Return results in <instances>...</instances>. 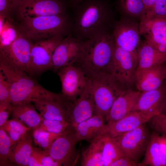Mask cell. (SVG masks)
<instances>
[{"mask_svg": "<svg viewBox=\"0 0 166 166\" xmlns=\"http://www.w3.org/2000/svg\"><path fill=\"white\" fill-rule=\"evenodd\" d=\"M71 34L83 41L98 34L110 32L116 22L105 0H83L75 7Z\"/></svg>", "mask_w": 166, "mask_h": 166, "instance_id": "1", "label": "cell"}, {"mask_svg": "<svg viewBox=\"0 0 166 166\" xmlns=\"http://www.w3.org/2000/svg\"><path fill=\"white\" fill-rule=\"evenodd\" d=\"M115 45L112 32L101 33L82 41L79 57L74 65L80 67L89 78L111 73Z\"/></svg>", "mask_w": 166, "mask_h": 166, "instance_id": "2", "label": "cell"}, {"mask_svg": "<svg viewBox=\"0 0 166 166\" xmlns=\"http://www.w3.org/2000/svg\"><path fill=\"white\" fill-rule=\"evenodd\" d=\"M0 71L9 84L10 101L12 105L54 99L60 94L46 89L23 71L1 63Z\"/></svg>", "mask_w": 166, "mask_h": 166, "instance_id": "3", "label": "cell"}, {"mask_svg": "<svg viewBox=\"0 0 166 166\" xmlns=\"http://www.w3.org/2000/svg\"><path fill=\"white\" fill-rule=\"evenodd\" d=\"M17 23L21 32L33 43L61 35L71 34L73 19L67 14L26 17Z\"/></svg>", "mask_w": 166, "mask_h": 166, "instance_id": "4", "label": "cell"}, {"mask_svg": "<svg viewBox=\"0 0 166 166\" xmlns=\"http://www.w3.org/2000/svg\"><path fill=\"white\" fill-rule=\"evenodd\" d=\"M90 78L96 113L105 118L115 99L129 89L110 73H102Z\"/></svg>", "mask_w": 166, "mask_h": 166, "instance_id": "5", "label": "cell"}, {"mask_svg": "<svg viewBox=\"0 0 166 166\" xmlns=\"http://www.w3.org/2000/svg\"><path fill=\"white\" fill-rule=\"evenodd\" d=\"M66 14V8L62 0H16L10 17L14 15L19 20L26 17Z\"/></svg>", "mask_w": 166, "mask_h": 166, "instance_id": "6", "label": "cell"}, {"mask_svg": "<svg viewBox=\"0 0 166 166\" xmlns=\"http://www.w3.org/2000/svg\"><path fill=\"white\" fill-rule=\"evenodd\" d=\"M151 132L146 123L113 137L125 156L136 162L145 155Z\"/></svg>", "mask_w": 166, "mask_h": 166, "instance_id": "7", "label": "cell"}, {"mask_svg": "<svg viewBox=\"0 0 166 166\" xmlns=\"http://www.w3.org/2000/svg\"><path fill=\"white\" fill-rule=\"evenodd\" d=\"M32 44L21 31L11 44L0 49V63L28 73Z\"/></svg>", "mask_w": 166, "mask_h": 166, "instance_id": "8", "label": "cell"}, {"mask_svg": "<svg viewBox=\"0 0 166 166\" xmlns=\"http://www.w3.org/2000/svg\"><path fill=\"white\" fill-rule=\"evenodd\" d=\"M65 37L59 35L33 43L28 72L29 75H38L52 69L53 52Z\"/></svg>", "mask_w": 166, "mask_h": 166, "instance_id": "9", "label": "cell"}, {"mask_svg": "<svg viewBox=\"0 0 166 166\" xmlns=\"http://www.w3.org/2000/svg\"><path fill=\"white\" fill-rule=\"evenodd\" d=\"M137 65V56L115 44L110 72L128 89L134 85Z\"/></svg>", "mask_w": 166, "mask_h": 166, "instance_id": "10", "label": "cell"}, {"mask_svg": "<svg viewBox=\"0 0 166 166\" xmlns=\"http://www.w3.org/2000/svg\"><path fill=\"white\" fill-rule=\"evenodd\" d=\"M78 141L70 126L53 142L48 149L49 155L61 165H74L79 156L76 147Z\"/></svg>", "mask_w": 166, "mask_h": 166, "instance_id": "11", "label": "cell"}, {"mask_svg": "<svg viewBox=\"0 0 166 166\" xmlns=\"http://www.w3.org/2000/svg\"><path fill=\"white\" fill-rule=\"evenodd\" d=\"M61 84V93L73 102L84 89L88 77L79 67L70 65L63 67L57 72Z\"/></svg>", "mask_w": 166, "mask_h": 166, "instance_id": "12", "label": "cell"}, {"mask_svg": "<svg viewBox=\"0 0 166 166\" xmlns=\"http://www.w3.org/2000/svg\"><path fill=\"white\" fill-rule=\"evenodd\" d=\"M112 34L116 45L137 56V48L140 42L138 23L122 19L115 23Z\"/></svg>", "mask_w": 166, "mask_h": 166, "instance_id": "13", "label": "cell"}, {"mask_svg": "<svg viewBox=\"0 0 166 166\" xmlns=\"http://www.w3.org/2000/svg\"><path fill=\"white\" fill-rule=\"evenodd\" d=\"M96 114L92 82L88 77L86 86L79 96L70 106L68 121L73 127Z\"/></svg>", "mask_w": 166, "mask_h": 166, "instance_id": "14", "label": "cell"}, {"mask_svg": "<svg viewBox=\"0 0 166 166\" xmlns=\"http://www.w3.org/2000/svg\"><path fill=\"white\" fill-rule=\"evenodd\" d=\"M82 41L70 34L65 37L55 48L52 56V69L57 72L60 68L75 65L80 53Z\"/></svg>", "mask_w": 166, "mask_h": 166, "instance_id": "15", "label": "cell"}, {"mask_svg": "<svg viewBox=\"0 0 166 166\" xmlns=\"http://www.w3.org/2000/svg\"><path fill=\"white\" fill-rule=\"evenodd\" d=\"M139 27L145 40L159 51L166 54V18H142Z\"/></svg>", "mask_w": 166, "mask_h": 166, "instance_id": "16", "label": "cell"}, {"mask_svg": "<svg viewBox=\"0 0 166 166\" xmlns=\"http://www.w3.org/2000/svg\"><path fill=\"white\" fill-rule=\"evenodd\" d=\"M165 62L148 68H137L134 83L137 90L140 92L151 90L162 85L166 78Z\"/></svg>", "mask_w": 166, "mask_h": 166, "instance_id": "17", "label": "cell"}, {"mask_svg": "<svg viewBox=\"0 0 166 166\" xmlns=\"http://www.w3.org/2000/svg\"><path fill=\"white\" fill-rule=\"evenodd\" d=\"M166 93L164 82L159 87L151 90L141 92L135 108L149 120L161 113Z\"/></svg>", "mask_w": 166, "mask_h": 166, "instance_id": "18", "label": "cell"}, {"mask_svg": "<svg viewBox=\"0 0 166 166\" xmlns=\"http://www.w3.org/2000/svg\"><path fill=\"white\" fill-rule=\"evenodd\" d=\"M34 102L36 109L44 119L66 121L68 122V111L72 102L66 98L61 93L56 98L40 100Z\"/></svg>", "mask_w": 166, "mask_h": 166, "instance_id": "19", "label": "cell"}, {"mask_svg": "<svg viewBox=\"0 0 166 166\" xmlns=\"http://www.w3.org/2000/svg\"><path fill=\"white\" fill-rule=\"evenodd\" d=\"M143 160L139 166H166V135L153 130Z\"/></svg>", "mask_w": 166, "mask_h": 166, "instance_id": "20", "label": "cell"}, {"mask_svg": "<svg viewBox=\"0 0 166 166\" xmlns=\"http://www.w3.org/2000/svg\"><path fill=\"white\" fill-rule=\"evenodd\" d=\"M140 92L130 88L125 93L118 96L114 101L105 117L108 123L117 121L135 111Z\"/></svg>", "mask_w": 166, "mask_h": 166, "instance_id": "21", "label": "cell"}, {"mask_svg": "<svg viewBox=\"0 0 166 166\" xmlns=\"http://www.w3.org/2000/svg\"><path fill=\"white\" fill-rule=\"evenodd\" d=\"M104 117L97 114L72 127L78 141H90L96 137L106 133V124Z\"/></svg>", "mask_w": 166, "mask_h": 166, "instance_id": "22", "label": "cell"}, {"mask_svg": "<svg viewBox=\"0 0 166 166\" xmlns=\"http://www.w3.org/2000/svg\"><path fill=\"white\" fill-rule=\"evenodd\" d=\"M149 121L140 112L134 111L117 121L106 124V134L114 137L132 130Z\"/></svg>", "mask_w": 166, "mask_h": 166, "instance_id": "23", "label": "cell"}, {"mask_svg": "<svg viewBox=\"0 0 166 166\" xmlns=\"http://www.w3.org/2000/svg\"><path fill=\"white\" fill-rule=\"evenodd\" d=\"M31 102L13 105L11 113L14 119L31 129H34L44 119Z\"/></svg>", "mask_w": 166, "mask_h": 166, "instance_id": "24", "label": "cell"}, {"mask_svg": "<svg viewBox=\"0 0 166 166\" xmlns=\"http://www.w3.org/2000/svg\"><path fill=\"white\" fill-rule=\"evenodd\" d=\"M137 69H145L166 61V54L161 52L145 40L137 48Z\"/></svg>", "mask_w": 166, "mask_h": 166, "instance_id": "25", "label": "cell"}, {"mask_svg": "<svg viewBox=\"0 0 166 166\" xmlns=\"http://www.w3.org/2000/svg\"><path fill=\"white\" fill-rule=\"evenodd\" d=\"M32 139L27 132L11 147L9 154L10 161L17 165L27 166L33 148Z\"/></svg>", "mask_w": 166, "mask_h": 166, "instance_id": "26", "label": "cell"}, {"mask_svg": "<svg viewBox=\"0 0 166 166\" xmlns=\"http://www.w3.org/2000/svg\"><path fill=\"white\" fill-rule=\"evenodd\" d=\"M105 134L100 135L90 141L88 148L82 152L81 166H104L102 154Z\"/></svg>", "mask_w": 166, "mask_h": 166, "instance_id": "27", "label": "cell"}, {"mask_svg": "<svg viewBox=\"0 0 166 166\" xmlns=\"http://www.w3.org/2000/svg\"><path fill=\"white\" fill-rule=\"evenodd\" d=\"M125 156L124 152L114 138L105 134L102 154L104 166H109L112 163Z\"/></svg>", "mask_w": 166, "mask_h": 166, "instance_id": "28", "label": "cell"}, {"mask_svg": "<svg viewBox=\"0 0 166 166\" xmlns=\"http://www.w3.org/2000/svg\"><path fill=\"white\" fill-rule=\"evenodd\" d=\"M21 32L17 23L10 17L6 18L3 27L0 29V49L11 44Z\"/></svg>", "mask_w": 166, "mask_h": 166, "instance_id": "29", "label": "cell"}, {"mask_svg": "<svg viewBox=\"0 0 166 166\" xmlns=\"http://www.w3.org/2000/svg\"><path fill=\"white\" fill-rule=\"evenodd\" d=\"M1 127L8 133L11 139V147L31 129L14 119L7 120Z\"/></svg>", "mask_w": 166, "mask_h": 166, "instance_id": "30", "label": "cell"}, {"mask_svg": "<svg viewBox=\"0 0 166 166\" xmlns=\"http://www.w3.org/2000/svg\"><path fill=\"white\" fill-rule=\"evenodd\" d=\"M34 129L33 136L35 144L45 150L49 149L53 141L67 130L57 133L46 131L38 128Z\"/></svg>", "mask_w": 166, "mask_h": 166, "instance_id": "31", "label": "cell"}, {"mask_svg": "<svg viewBox=\"0 0 166 166\" xmlns=\"http://www.w3.org/2000/svg\"><path fill=\"white\" fill-rule=\"evenodd\" d=\"M120 8L126 13L142 18L145 10L142 0H119Z\"/></svg>", "mask_w": 166, "mask_h": 166, "instance_id": "32", "label": "cell"}, {"mask_svg": "<svg viewBox=\"0 0 166 166\" xmlns=\"http://www.w3.org/2000/svg\"><path fill=\"white\" fill-rule=\"evenodd\" d=\"M70 126L66 121L44 119L37 128L46 131L58 133L63 132Z\"/></svg>", "mask_w": 166, "mask_h": 166, "instance_id": "33", "label": "cell"}, {"mask_svg": "<svg viewBox=\"0 0 166 166\" xmlns=\"http://www.w3.org/2000/svg\"><path fill=\"white\" fill-rule=\"evenodd\" d=\"M11 147V140L2 127L0 128V165H8L9 154Z\"/></svg>", "mask_w": 166, "mask_h": 166, "instance_id": "34", "label": "cell"}, {"mask_svg": "<svg viewBox=\"0 0 166 166\" xmlns=\"http://www.w3.org/2000/svg\"><path fill=\"white\" fill-rule=\"evenodd\" d=\"M166 18V0H156L152 9L141 18Z\"/></svg>", "mask_w": 166, "mask_h": 166, "instance_id": "35", "label": "cell"}, {"mask_svg": "<svg viewBox=\"0 0 166 166\" xmlns=\"http://www.w3.org/2000/svg\"><path fill=\"white\" fill-rule=\"evenodd\" d=\"M11 105L10 85L3 73L0 71V106Z\"/></svg>", "mask_w": 166, "mask_h": 166, "instance_id": "36", "label": "cell"}, {"mask_svg": "<svg viewBox=\"0 0 166 166\" xmlns=\"http://www.w3.org/2000/svg\"><path fill=\"white\" fill-rule=\"evenodd\" d=\"M153 130L166 135V116L160 113L151 118L148 122Z\"/></svg>", "mask_w": 166, "mask_h": 166, "instance_id": "37", "label": "cell"}, {"mask_svg": "<svg viewBox=\"0 0 166 166\" xmlns=\"http://www.w3.org/2000/svg\"><path fill=\"white\" fill-rule=\"evenodd\" d=\"M39 161L42 166H59L61 165L49 155L48 149L41 151L38 149Z\"/></svg>", "mask_w": 166, "mask_h": 166, "instance_id": "38", "label": "cell"}, {"mask_svg": "<svg viewBox=\"0 0 166 166\" xmlns=\"http://www.w3.org/2000/svg\"><path fill=\"white\" fill-rule=\"evenodd\" d=\"M16 0H0V16L10 17L13 5Z\"/></svg>", "mask_w": 166, "mask_h": 166, "instance_id": "39", "label": "cell"}, {"mask_svg": "<svg viewBox=\"0 0 166 166\" xmlns=\"http://www.w3.org/2000/svg\"><path fill=\"white\" fill-rule=\"evenodd\" d=\"M138 163L131 158L125 156L112 163L109 166H135Z\"/></svg>", "mask_w": 166, "mask_h": 166, "instance_id": "40", "label": "cell"}, {"mask_svg": "<svg viewBox=\"0 0 166 166\" xmlns=\"http://www.w3.org/2000/svg\"><path fill=\"white\" fill-rule=\"evenodd\" d=\"M29 166H42L38 159L37 149L33 148L27 163Z\"/></svg>", "mask_w": 166, "mask_h": 166, "instance_id": "41", "label": "cell"}, {"mask_svg": "<svg viewBox=\"0 0 166 166\" xmlns=\"http://www.w3.org/2000/svg\"><path fill=\"white\" fill-rule=\"evenodd\" d=\"M11 109H0V127L2 126L7 121Z\"/></svg>", "mask_w": 166, "mask_h": 166, "instance_id": "42", "label": "cell"}, {"mask_svg": "<svg viewBox=\"0 0 166 166\" xmlns=\"http://www.w3.org/2000/svg\"><path fill=\"white\" fill-rule=\"evenodd\" d=\"M142 0L145 7L146 14L152 9L155 3L156 0Z\"/></svg>", "mask_w": 166, "mask_h": 166, "instance_id": "43", "label": "cell"}, {"mask_svg": "<svg viewBox=\"0 0 166 166\" xmlns=\"http://www.w3.org/2000/svg\"><path fill=\"white\" fill-rule=\"evenodd\" d=\"M161 113L166 116V93L164 98Z\"/></svg>", "mask_w": 166, "mask_h": 166, "instance_id": "44", "label": "cell"}, {"mask_svg": "<svg viewBox=\"0 0 166 166\" xmlns=\"http://www.w3.org/2000/svg\"><path fill=\"white\" fill-rule=\"evenodd\" d=\"M83 0H71L72 4L73 6L74 7L76 6L81 2Z\"/></svg>", "mask_w": 166, "mask_h": 166, "instance_id": "45", "label": "cell"}, {"mask_svg": "<svg viewBox=\"0 0 166 166\" xmlns=\"http://www.w3.org/2000/svg\"><path fill=\"white\" fill-rule=\"evenodd\" d=\"M165 64H166V61L165 62ZM164 83L165 84V85H166V78L165 80L164 81Z\"/></svg>", "mask_w": 166, "mask_h": 166, "instance_id": "46", "label": "cell"}]
</instances>
